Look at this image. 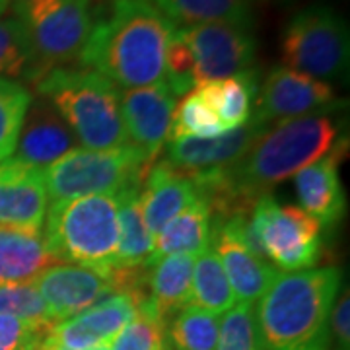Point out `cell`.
<instances>
[{
  "mask_svg": "<svg viewBox=\"0 0 350 350\" xmlns=\"http://www.w3.org/2000/svg\"><path fill=\"white\" fill-rule=\"evenodd\" d=\"M154 4L175 27L211 22L251 25L250 0H154Z\"/></svg>",
  "mask_w": 350,
  "mask_h": 350,
  "instance_id": "cell-26",
  "label": "cell"
},
{
  "mask_svg": "<svg viewBox=\"0 0 350 350\" xmlns=\"http://www.w3.org/2000/svg\"><path fill=\"white\" fill-rule=\"evenodd\" d=\"M251 117L262 125L340 107L329 82L301 75L288 66H276L257 90Z\"/></svg>",
  "mask_w": 350,
  "mask_h": 350,
  "instance_id": "cell-10",
  "label": "cell"
},
{
  "mask_svg": "<svg viewBox=\"0 0 350 350\" xmlns=\"http://www.w3.org/2000/svg\"><path fill=\"white\" fill-rule=\"evenodd\" d=\"M92 0H61V4L41 22L27 27L31 66L27 80L36 82L51 70L66 68V64L80 63L94 29Z\"/></svg>",
  "mask_w": 350,
  "mask_h": 350,
  "instance_id": "cell-8",
  "label": "cell"
},
{
  "mask_svg": "<svg viewBox=\"0 0 350 350\" xmlns=\"http://www.w3.org/2000/svg\"><path fill=\"white\" fill-rule=\"evenodd\" d=\"M51 327L0 315V350H36Z\"/></svg>",
  "mask_w": 350,
  "mask_h": 350,
  "instance_id": "cell-35",
  "label": "cell"
},
{
  "mask_svg": "<svg viewBox=\"0 0 350 350\" xmlns=\"http://www.w3.org/2000/svg\"><path fill=\"white\" fill-rule=\"evenodd\" d=\"M163 82L172 90L175 98L177 96H187L197 88L195 80V61L193 55L187 49V45L177 38H174L165 51V66H163Z\"/></svg>",
  "mask_w": 350,
  "mask_h": 350,
  "instance_id": "cell-34",
  "label": "cell"
},
{
  "mask_svg": "<svg viewBox=\"0 0 350 350\" xmlns=\"http://www.w3.org/2000/svg\"><path fill=\"white\" fill-rule=\"evenodd\" d=\"M31 66L29 36L18 18L0 20V78L24 76L27 80Z\"/></svg>",
  "mask_w": 350,
  "mask_h": 350,
  "instance_id": "cell-32",
  "label": "cell"
},
{
  "mask_svg": "<svg viewBox=\"0 0 350 350\" xmlns=\"http://www.w3.org/2000/svg\"><path fill=\"white\" fill-rule=\"evenodd\" d=\"M193 55L197 86L250 70L257 55L251 25L234 22L183 25L175 29Z\"/></svg>",
  "mask_w": 350,
  "mask_h": 350,
  "instance_id": "cell-9",
  "label": "cell"
},
{
  "mask_svg": "<svg viewBox=\"0 0 350 350\" xmlns=\"http://www.w3.org/2000/svg\"><path fill=\"white\" fill-rule=\"evenodd\" d=\"M213 247L222 262L236 301L255 304L278 273L271 262L253 253L226 220L214 218Z\"/></svg>",
  "mask_w": 350,
  "mask_h": 350,
  "instance_id": "cell-16",
  "label": "cell"
},
{
  "mask_svg": "<svg viewBox=\"0 0 350 350\" xmlns=\"http://www.w3.org/2000/svg\"><path fill=\"white\" fill-rule=\"evenodd\" d=\"M119 101L126 144L137 148L150 163H156L172 131L175 109L172 90L162 80L150 86L121 90Z\"/></svg>",
  "mask_w": 350,
  "mask_h": 350,
  "instance_id": "cell-12",
  "label": "cell"
},
{
  "mask_svg": "<svg viewBox=\"0 0 350 350\" xmlns=\"http://www.w3.org/2000/svg\"><path fill=\"white\" fill-rule=\"evenodd\" d=\"M10 2H12V0H0V14L6 12V8L10 6Z\"/></svg>",
  "mask_w": 350,
  "mask_h": 350,
  "instance_id": "cell-38",
  "label": "cell"
},
{
  "mask_svg": "<svg viewBox=\"0 0 350 350\" xmlns=\"http://www.w3.org/2000/svg\"><path fill=\"white\" fill-rule=\"evenodd\" d=\"M39 96L49 101L72 131L76 142L90 150L126 146L121 119V90L90 68H57L38 82Z\"/></svg>",
  "mask_w": 350,
  "mask_h": 350,
  "instance_id": "cell-3",
  "label": "cell"
},
{
  "mask_svg": "<svg viewBox=\"0 0 350 350\" xmlns=\"http://www.w3.org/2000/svg\"><path fill=\"white\" fill-rule=\"evenodd\" d=\"M45 236L47 247L61 262L111 269L119 247L117 195L53 202Z\"/></svg>",
  "mask_w": 350,
  "mask_h": 350,
  "instance_id": "cell-4",
  "label": "cell"
},
{
  "mask_svg": "<svg viewBox=\"0 0 350 350\" xmlns=\"http://www.w3.org/2000/svg\"><path fill=\"white\" fill-rule=\"evenodd\" d=\"M218 327V340L214 350H262L255 304L236 301L228 312L222 313Z\"/></svg>",
  "mask_w": 350,
  "mask_h": 350,
  "instance_id": "cell-31",
  "label": "cell"
},
{
  "mask_svg": "<svg viewBox=\"0 0 350 350\" xmlns=\"http://www.w3.org/2000/svg\"><path fill=\"white\" fill-rule=\"evenodd\" d=\"M29 105L31 94L24 84L0 78V162L8 160L16 150Z\"/></svg>",
  "mask_w": 350,
  "mask_h": 350,
  "instance_id": "cell-28",
  "label": "cell"
},
{
  "mask_svg": "<svg viewBox=\"0 0 350 350\" xmlns=\"http://www.w3.org/2000/svg\"><path fill=\"white\" fill-rule=\"evenodd\" d=\"M282 63L317 80H338L349 72V24L329 6H310L284 27L280 39Z\"/></svg>",
  "mask_w": 350,
  "mask_h": 350,
  "instance_id": "cell-6",
  "label": "cell"
},
{
  "mask_svg": "<svg viewBox=\"0 0 350 350\" xmlns=\"http://www.w3.org/2000/svg\"><path fill=\"white\" fill-rule=\"evenodd\" d=\"M142 183H133L117 195L119 202V247L115 257V267L135 269L148 267L152 253V236L144 222Z\"/></svg>",
  "mask_w": 350,
  "mask_h": 350,
  "instance_id": "cell-24",
  "label": "cell"
},
{
  "mask_svg": "<svg viewBox=\"0 0 350 350\" xmlns=\"http://www.w3.org/2000/svg\"><path fill=\"white\" fill-rule=\"evenodd\" d=\"M197 90L218 117L222 129L232 131L250 121L259 90V72L250 68L245 72L228 76L222 80L202 82Z\"/></svg>",
  "mask_w": 350,
  "mask_h": 350,
  "instance_id": "cell-23",
  "label": "cell"
},
{
  "mask_svg": "<svg viewBox=\"0 0 350 350\" xmlns=\"http://www.w3.org/2000/svg\"><path fill=\"white\" fill-rule=\"evenodd\" d=\"M189 304L216 315H222L236 304V296L213 243L195 257Z\"/></svg>",
  "mask_w": 350,
  "mask_h": 350,
  "instance_id": "cell-25",
  "label": "cell"
},
{
  "mask_svg": "<svg viewBox=\"0 0 350 350\" xmlns=\"http://www.w3.org/2000/svg\"><path fill=\"white\" fill-rule=\"evenodd\" d=\"M251 230L265 259L280 273L312 269L321 257V226L300 206H282L262 195L251 208Z\"/></svg>",
  "mask_w": 350,
  "mask_h": 350,
  "instance_id": "cell-7",
  "label": "cell"
},
{
  "mask_svg": "<svg viewBox=\"0 0 350 350\" xmlns=\"http://www.w3.org/2000/svg\"><path fill=\"white\" fill-rule=\"evenodd\" d=\"M331 340H335L337 350H350V296L347 288L331 312Z\"/></svg>",
  "mask_w": 350,
  "mask_h": 350,
  "instance_id": "cell-36",
  "label": "cell"
},
{
  "mask_svg": "<svg viewBox=\"0 0 350 350\" xmlns=\"http://www.w3.org/2000/svg\"><path fill=\"white\" fill-rule=\"evenodd\" d=\"M109 350H170L167 323L152 312L148 300L140 304L137 315L107 345Z\"/></svg>",
  "mask_w": 350,
  "mask_h": 350,
  "instance_id": "cell-29",
  "label": "cell"
},
{
  "mask_svg": "<svg viewBox=\"0 0 350 350\" xmlns=\"http://www.w3.org/2000/svg\"><path fill=\"white\" fill-rule=\"evenodd\" d=\"M76 148V138L63 117L43 98L29 105L24 125L16 142L14 160L45 170Z\"/></svg>",
  "mask_w": 350,
  "mask_h": 350,
  "instance_id": "cell-18",
  "label": "cell"
},
{
  "mask_svg": "<svg viewBox=\"0 0 350 350\" xmlns=\"http://www.w3.org/2000/svg\"><path fill=\"white\" fill-rule=\"evenodd\" d=\"M214 213L206 199L195 200L152 238L148 267L172 255H199L213 243Z\"/></svg>",
  "mask_w": 350,
  "mask_h": 350,
  "instance_id": "cell-20",
  "label": "cell"
},
{
  "mask_svg": "<svg viewBox=\"0 0 350 350\" xmlns=\"http://www.w3.org/2000/svg\"><path fill=\"white\" fill-rule=\"evenodd\" d=\"M152 163L133 146L111 150L75 148L43 170L47 197L53 202L90 195H119L142 183Z\"/></svg>",
  "mask_w": 350,
  "mask_h": 350,
  "instance_id": "cell-5",
  "label": "cell"
},
{
  "mask_svg": "<svg viewBox=\"0 0 350 350\" xmlns=\"http://www.w3.org/2000/svg\"><path fill=\"white\" fill-rule=\"evenodd\" d=\"M61 262L39 234L0 228V286L33 282L43 271Z\"/></svg>",
  "mask_w": 350,
  "mask_h": 350,
  "instance_id": "cell-21",
  "label": "cell"
},
{
  "mask_svg": "<svg viewBox=\"0 0 350 350\" xmlns=\"http://www.w3.org/2000/svg\"><path fill=\"white\" fill-rule=\"evenodd\" d=\"M175 29L152 0H113L109 14L94 22L78 64L100 72L119 90L162 82Z\"/></svg>",
  "mask_w": 350,
  "mask_h": 350,
  "instance_id": "cell-1",
  "label": "cell"
},
{
  "mask_svg": "<svg viewBox=\"0 0 350 350\" xmlns=\"http://www.w3.org/2000/svg\"><path fill=\"white\" fill-rule=\"evenodd\" d=\"M47 200L43 170L14 158L0 162V228L39 234Z\"/></svg>",
  "mask_w": 350,
  "mask_h": 350,
  "instance_id": "cell-14",
  "label": "cell"
},
{
  "mask_svg": "<svg viewBox=\"0 0 350 350\" xmlns=\"http://www.w3.org/2000/svg\"><path fill=\"white\" fill-rule=\"evenodd\" d=\"M224 133L218 117L208 107V103L202 100L199 90L195 88L183 96L179 105L174 109L170 140L174 138H208Z\"/></svg>",
  "mask_w": 350,
  "mask_h": 350,
  "instance_id": "cell-30",
  "label": "cell"
},
{
  "mask_svg": "<svg viewBox=\"0 0 350 350\" xmlns=\"http://www.w3.org/2000/svg\"><path fill=\"white\" fill-rule=\"evenodd\" d=\"M0 315H10L39 325H55L36 282L0 286Z\"/></svg>",
  "mask_w": 350,
  "mask_h": 350,
  "instance_id": "cell-33",
  "label": "cell"
},
{
  "mask_svg": "<svg viewBox=\"0 0 350 350\" xmlns=\"http://www.w3.org/2000/svg\"><path fill=\"white\" fill-rule=\"evenodd\" d=\"M195 257L172 255L148 267V306L165 323L189 306Z\"/></svg>",
  "mask_w": 350,
  "mask_h": 350,
  "instance_id": "cell-22",
  "label": "cell"
},
{
  "mask_svg": "<svg viewBox=\"0 0 350 350\" xmlns=\"http://www.w3.org/2000/svg\"><path fill=\"white\" fill-rule=\"evenodd\" d=\"M140 301L129 292H117L86 312L51 327L45 340L64 350L105 347L137 315Z\"/></svg>",
  "mask_w": 350,
  "mask_h": 350,
  "instance_id": "cell-13",
  "label": "cell"
},
{
  "mask_svg": "<svg viewBox=\"0 0 350 350\" xmlns=\"http://www.w3.org/2000/svg\"><path fill=\"white\" fill-rule=\"evenodd\" d=\"M199 197L200 191L195 179L183 170L167 160L152 163L140 191L142 214L152 238Z\"/></svg>",
  "mask_w": 350,
  "mask_h": 350,
  "instance_id": "cell-17",
  "label": "cell"
},
{
  "mask_svg": "<svg viewBox=\"0 0 350 350\" xmlns=\"http://www.w3.org/2000/svg\"><path fill=\"white\" fill-rule=\"evenodd\" d=\"M340 286L337 267L276 273L255 308L262 350H331V312Z\"/></svg>",
  "mask_w": 350,
  "mask_h": 350,
  "instance_id": "cell-2",
  "label": "cell"
},
{
  "mask_svg": "<svg viewBox=\"0 0 350 350\" xmlns=\"http://www.w3.org/2000/svg\"><path fill=\"white\" fill-rule=\"evenodd\" d=\"M265 131L267 125L250 117L247 123L232 131H224L216 137L174 138L165 142V160L191 175L224 170L239 162Z\"/></svg>",
  "mask_w": 350,
  "mask_h": 350,
  "instance_id": "cell-15",
  "label": "cell"
},
{
  "mask_svg": "<svg viewBox=\"0 0 350 350\" xmlns=\"http://www.w3.org/2000/svg\"><path fill=\"white\" fill-rule=\"evenodd\" d=\"M218 327L220 315L189 304L167 323V340L175 350H214Z\"/></svg>",
  "mask_w": 350,
  "mask_h": 350,
  "instance_id": "cell-27",
  "label": "cell"
},
{
  "mask_svg": "<svg viewBox=\"0 0 350 350\" xmlns=\"http://www.w3.org/2000/svg\"><path fill=\"white\" fill-rule=\"evenodd\" d=\"M12 2L16 18L25 27H31L41 22L47 14L53 12L61 4V0H12Z\"/></svg>",
  "mask_w": 350,
  "mask_h": 350,
  "instance_id": "cell-37",
  "label": "cell"
},
{
  "mask_svg": "<svg viewBox=\"0 0 350 350\" xmlns=\"http://www.w3.org/2000/svg\"><path fill=\"white\" fill-rule=\"evenodd\" d=\"M338 154L331 152L294 175L300 208L321 228L337 226L347 213V195L338 175Z\"/></svg>",
  "mask_w": 350,
  "mask_h": 350,
  "instance_id": "cell-19",
  "label": "cell"
},
{
  "mask_svg": "<svg viewBox=\"0 0 350 350\" xmlns=\"http://www.w3.org/2000/svg\"><path fill=\"white\" fill-rule=\"evenodd\" d=\"M55 323L86 312L121 292L111 269H94L75 262H57L33 280Z\"/></svg>",
  "mask_w": 350,
  "mask_h": 350,
  "instance_id": "cell-11",
  "label": "cell"
}]
</instances>
